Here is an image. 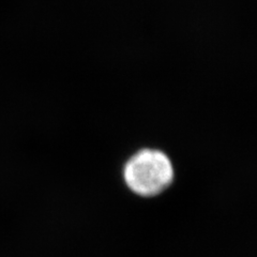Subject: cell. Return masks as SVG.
Masks as SVG:
<instances>
[{"label": "cell", "instance_id": "obj_1", "mask_svg": "<svg viewBox=\"0 0 257 257\" xmlns=\"http://www.w3.org/2000/svg\"><path fill=\"white\" fill-rule=\"evenodd\" d=\"M170 159L157 150H143L125 165L124 179L128 188L142 196H154L173 180Z\"/></svg>", "mask_w": 257, "mask_h": 257}]
</instances>
